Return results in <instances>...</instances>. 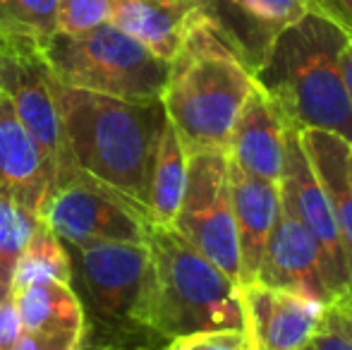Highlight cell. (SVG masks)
Returning <instances> with one entry per match:
<instances>
[{
    "mask_svg": "<svg viewBox=\"0 0 352 350\" xmlns=\"http://www.w3.org/2000/svg\"><path fill=\"white\" fill-rule=\"evenodd\" d=\"M166 350H250L245 329H216L170 338Z\"/></svg>",
    "mask_w": 352,
    "mask_h": 350,
    "instance_id": "484cf974",
    "label": "cell"
},
{
    "mask_svg": "<svg viewBox=\"0 0 352 350\" xmlns=\"http://www.w3.org/2000/svg\"><path fill=\"white\" fill-rule=\"evenodd\" d=\"M84 341H70V343H56V341H43L32 333H19L14 346L10 350H82Z\"/></svg>",
    "mask_w": 352,
    "mask_h": 350,
    "instance_id": "f1b7e54d",
    "label": "cell"
},
{
    "mask_svg": "<svg viewBox=\"0 0 352 350\" xmlns=\"http://www.w3.org/2000/svg\"><path fill=\"white\" fill-rule=\"evenodd\" d=\"M108 22V0H58V34H82Z\"/></svg>",
    "mask_w": 352,
    "mask_h": 350,
    "instance_id": "d4e9b609",
    "label": "cell"
},
{
    "mask_svg": "<svg viewBox=\"0 0 352 350\" xmlns=\"http://www.w3.org/2000/svg\"><path fill=\"white\" fill-rule=\"evenodd\" d=\"M22 333V324L14 307V293L0 295V350H10Z\"/></svg>",
    "mask_w": 352,
    "mask_h": 350,
    "instance_id": "4316f807",
    "label": "cell"
},
{
    "mask_svg": "<svg viewBox=\"0 0 352 350\" xmlns=\"http://www.w3.org/2000/svg\"><path fill=\"white\" fill-rule=\"evenodd\" d=\"M148 276L137 327L166 338L216 329H245L240 285L197 252L175 228L153 226Z\"/></svg>",
    "mask_w": 352,
    "mask_h": 350,
    "instance_id": "277c9868",
    "label": "cell"
},
{
    "mask_svg": "<svg viewBox=\"0 0 352 350\" xmlns=\"http://www.w3.org/2000/svg\"><path fill=\"white\" fill-rule=\"evenodd\" d=\"M53 185L56 168L0 91V192L38 216Z\"/></svg>",
    "mask_w": 352,
    "mask_h": 350,
    "instance_id": "5bb4252c",
    "label": "cell"
},
{
    "mask_svg": "<svg viewBox=\"0 0 352 350\" xmlns=\"http://www.w3.org/2000/svg\"><path fill=\"white\" fill-rule=\"evenodd\" d=\"M173 228L240 285V245L230 201L226 151H192L187 185Z\"/></svg>",
    "mask_w": 352,
    "mask_h": 350,
    "instance_id": "52a82bcc",
    "label": "cell"
},
{
    "mask_svg": "<svg viewBox=\"0 0 352 350\" xmlns=\"http://www.w3.org/2000/svg\"><path fill=\"white\" fill-rule=\"evenodd\" d=\"M103 350H118V348H103Z\"/></svg>",
    "mask_w": 352,
    "mask_h": 350,
    "instance_id": "d6a6232c",
    "label": "cell"
},
{
    "mask_svg": "<svg viewBox=\"0 0 352 350\" xmlns=\"http://www.w3.org/2000/svg\"><path fill=\"white\" fill-rule=\"evenodd\" d=\"M38 219L72 248L91 243H146L153 228L148 209L82 171H74L48 192Z\"/></svg>",
    "mask_w": 352,
    "mask_h": 350,
    "instance_id": "8992f818",
    "label": "cell"
},
{
    "mask_svg": "<svg viewBox=\"0 0 352 350\" xmlns=\"http://www.w3.org/2000/svg\"><path fill=\"white\" fill-rule=\"evenodd\" d=\"M348 32L319 12L287 27L254 70V85L292 130H321L352 144V106L338 67Z\"/></svg>",
    "mask_w": 352,
    "mask_h": 350,
    "instance_id": "7a4b0ae2",
    "label": "cell"
},
{
    "mask_svg": "<svg viewBox=\"0 0 352 350\" xmlns=\"http://www.w3.org/2000/svg\"><path fill=\"white\" fill-rule=\"evenodd\" d=\"M292 127L271 98L254 85L242 106L228 142V159L237 168L278 182L287 154V135Z\"/></svg>",
    "mask_w": 352,
    "mask_h": 350,
    "instance_id": "9a60e30c",
    "label": "cell"
},
{
    "mask_svg": "<svg viewBox=\"0 0 352 350\" xmlns=\"http://www.w3.org/2000/svg\"><path fill=\"white\" fill-rule=\"evenodd\" d=\"M201 14V0H108V22L170 63Z\"/></svg>",
    "mask_w": 352,
    "mask_h": 350,
    "instance_id": "e0dca14e",
    "label": "cell"
},
{
    "mask_svg": "<svg viewBox=\"0 0 352 350\" xmlns=\"http://www.w3.org/2000/svg\"><path fill=\"white\" fill-rule=\"evenodd\" d=\"M58 34V0H0V36L46 46Z\"/></svg>",
    "mask_w": 352,
    "mask_h": 350,
    "instance_id": "7402d4cb",
    "label": "cell"
},
{
    "mask_svg": "<svg viewBox=\"0 0 352 350\" xmlns=\"http://www.w3.org/2000/svg\"><path fill=\"white\" fill-rule=\"evenodd\" d=\"M348 168H350V180H352V146H350V156H348Z\"/></svg>",
    "mask_w": 352,
    "mask_h": 350,
    "instance_id": "4dcf8cb0",
    "label": "cell"
},
{
    "mask_svg": "<svg viewBox=\"0 0 352 350\" xmlns=\"http://www.w3.org/2000/svg\"><path fill=\"white\" fill-rule=\"evenodd\" d=\"M14 307L24 333L43 341H84V307L70 283L38 281L14 290Z\"/></svg>",
    "mask_w": 352,
    "mask_h": 350,
    "instance_id": "ac0fdd59",
    "label": "cell"
},
{
    "mask_svg": "<svg viewBox=\"0 0 352 350\" xmlns=\"http://www.w3.org/2000/svg\"><path fill=\"white\" fill-rule=\"evenodd\" d=\"M309 10L352 32V0H309Z\"/></svg>",
    "mask_w": 352,
    "mask_h": 350,
    "instance_id": "83f0119b",
    "label": "cell"
},
{
    "mask_svg": "<svg viewBox=\"0 0 352 350\" xmlns=\"http://www.w3.org/2000/svg\"><path fill=\"white\" fill-rule=\"evenodd\" d=\"M300 350H352V309L348 295L326 307L321 324Z\"/></svg>",
    "mask_w": 352,
    "mask_h": 350,
    "instance_id": "cb8c5ba5",
    "label": "cell"
},
{
    "mask_svg": "<svg viewBox=\"0 0 352 350\" xmlns=\"http://www.w3.org/2000/svg\"><path fill=\"white\" fill-rule=\"evenodd\" d=\"M201 12L254 75L276 39L309 12V0H201Z\"/></svg>",
    "mask_w": 352,
    "mask_h": 350,
    "instance_id": "7c38bea8",
    "label": "cell"
},
{
    "mask_svg": "<svg viewBox=\"0 0 352 350\" xmlns=\"http://www.w3.org/2000/svg\"><path fill=\"white\" fill-rule=\"evenodd\" d=\"M187 161H190V154L180 135L175 132L173 122L166 120L161 140H158L156 159H153L151 185H148V214H151L153 226L173 228L187 185Z\"/></svg>",
    "mask_w": 352,
    "mask_h": 350,
    "instance_id": "ffe728a7",
    "label": "cell"
},
{
    "mask_svg": "<svg viewBox=\"0 0 352 350\" xmlns=\"http://www.w3.org/2000/svg\"><path fill=\"white\" fill-rule=\"evenodd\" d=\"M252 89L250 67L201 12L170 61L161 94L168 120L187 154L228 151L232 127Z\"/></svg>",
    "mask_w": 352,
    "mask_h": 350,
    "instance_id": "3957f363",
    "label": "cell"
},
{
    "mask_svg": "<svg viewBox=\"0 0 352 350\" xmlns=\"http://www.w3.org/2000/svg\"><path fill=\"white\" fill-rule=\"evenodd\" d=\"M254 283L290 290L324 305L343 298L324 250L305 226L283 211V206L269 235Z\"/></svg>",
    "mask_w": 352,
    "mask_h": 350,
    "instance_id": "30bf717a",
    "label": "cell"
},
{
    "mask_svg": "<svg viewBox=\"0 0 352 350\" xmlns=\"http://www.w3.org/2000/svg\"><path fill=\"white\" fill-rule=\"evenodd\" d=\"M250 350H300L321 324L329 305L261 283L240 285Z\"/></svg>",
    "mask_w": 352,
    "mask_h": 350,
    "instance_id": "4fadbf2b",
    "label": "cell"
},
{
    "mask_svg": "<svg viewBox=\"0 0 352 350\" xmlns=\"http://www.w3.org/2000/svg\"><path fill=\"white\" fill-rule=\"evenodd\" d=\"M300 142L305 146V154L309 159L311 168L324 187L329 204L333 209V219L338 223L340 243L345 250L350 281H352V180L348 168L350 142L343 137L331 135L321 130H297Z\"/></svg>",
    "mask_w": 352,
    "mask_h": 350,
    "instance_id": "d6986e66",
    "label": "cell"
},
{
    "mask_svg": "<svg viewBox=\"0 0 352 350\" xmlns=\"http://www.w3.org/2000/svg\"><path fill=\"white\" fill-rule=\"evenodd\" d=\"M338 67H340V75H343V85H345V91H348L350 106H352V32H348L345 46L338 56Z\"/></svg>",
    "mask_w": 352,
    "mask_h": 350,
    "instance_id": "f546056e",
    "label": "cell"
},
{
    "mask_svg": "<svg viewBox=\"0 0 352 350\" xmlns=\"http://www.w3.org/2000/svg\"><path fill=\"white\" fill-rule=\"evenodd\" d=\"M38 281H60L72 285V257L65 243L38 219L27 248L14 262L12 293Z\"/></svg>",
    "mask_w": 352,
    "mask_h": 350,
    "instance_id": "44dd1931",
    "label": "cell"
},
{
    "mask_svg": "<svg viewBox=\"0 0 352 350\" xmlns=\"http://www.w3.org/2000/svg\"><path fill=\"white\" fill-rule=\"evenodd\" d=\"M0 91L10 96L19 120L56 168V185L79 171L63 132L58 80L48 67L41 46L0 36Z\"/></svg>",
    "mask_w": 352,
    "mask_h": 350,
    "instance_id": "ba28073f",
    "label": "cell"
},
{
    "mask_svg": "<svg viewBox=\"0 0 352 350\" xmlns=\"http://www.w3.org/2000/svg\"><path fill=\"white\" fill-rule=\"evenodd\" d=\"M43 56L60 85L127 101L161 98L170 70V63L111 22L82 34H56Z\"/></svg>",
    "mask_w": 352,
    "mask_h": 350,
    "instance_id": "5b68a950",
    "label": "cell"
},
{
    "mask_svg": "<svg viewBox=\"0 0 352 350\" xmlns=\"http://www.w3.org/2000/svg\"><path fill=\"white\" fill-rule=\"evenodd\" d=\"M230 201L235 216L237 245H240V285L254 283L264 257L266 243L280 214L278 182H269L237 168L228 159Z\"/></svg>",
    "mask_w": 352,
    "mask_h": 350,
    "instance_id": "2e32d148",
    "label": "cell"
},
{
    "mask_svg": "<svg viewBox=\"0 0 352 350\" xmlns=\"http://www.w3.org/2000/svg\"><path fill=\"white\" fill-rule=\"evenodd\" d=\"M278 190H280L283 211L290 214L297 223H302L314 235V240L319 243V248L324 250L326 259H329L340 295L343 298L350 295L352 281H350L348 262H345L343 243H340L338 223L333 219V209L329 204V197H326L319 177H316L309 159H307L297 130H290V135H287V154H285V164H283Z\"/></svg>",
    "mask_w": 352,
    "mask_h": 350,
    "instance_id": "8fae6325",
    "label": "cell"
},
{
    "mask_svg": "<svg viewBox=\"0 0 352 350\" xmlns=\"http://www.w3.org/2000/svg\"><path fill=\"white\" fill-rule=\"evenodd\" d=\"M82 283L96 312L111 322L137 324L148 276L146 243H91L72 248Z\"/></svg>",
    "mask_w": 352,
    "mask_h": 350,
    "instance_id": "9c48e42d",
    "label": "cell"
},
{
    "mask_svg": "<svg viewBox=\"0 0 352 350\" xmlns=\"http://www.w3.org/2000/svg\"><path fill=\"white\" fill-rule=\"evenodd\" d=\"M38 216L0 192V295L12 293L14 262L27 248Z\"/></svg>",
    "mask_w": 352,
    "mask_h": 350,
    "instance_id": "603a6c76",
    "label": "cell"
},
{
    "mask_svg": "<svg viewBox=\"0 0 352 350\" xmlns=\"http://www.w3.org/2000/svg\"><path fill=\"white\" fill-rule=\"evenodd\" d=\"M348 303H350V309H352V290H350V295H348Z\"/></svg>",
    "mask_w": 352,
    "mask_h": 350,
    "instance_id": "1f68e13d",
    "label": "cell"
},
{
    "mask_svg": "<svg viewBox=\"0 0 352 350\" xmlns=\"http://www.w3.org/2000/svg\"><path fill=\"white\" fill-rule=\"evenodd\" d=\"M58 103L74 166L148 209L153 159L168 120L161 98L127 101L58 82Z\"/></svg>",
    "mask_w": 352,
    "mask_h": 350,
    "instance_id": "6da1fadb",
    "label": "cell"
}]
</instances>
